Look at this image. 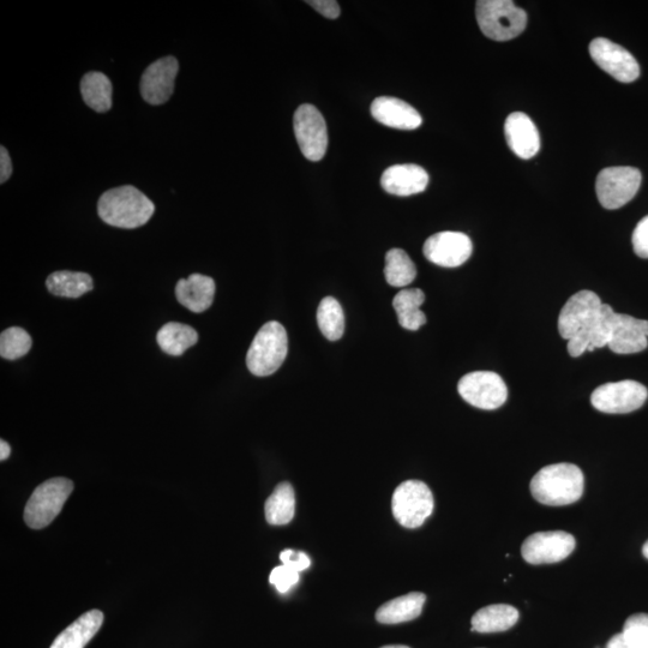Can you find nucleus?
Masks as SVG:
<instances>
[{"instance_id":"1","label":"nucleus","mask_w":648,"mask_h":648,"mask_svg":"<svg viewBox=\"0 0 648 648\" xmlns=\"http://www.w3.org/2000/svg\"><path fill=\"white\" fill-rule=\"evenodd\" d=\"M154 212V203L131 185L106 191L98 203V213L102 221L126 230L146 225Z\"/></svg>"},{"instance_id":"2","label":"nucleus","mask_w":648,"mask_h":648,"mask_svg":"<svg viewBox=\"0 0 648 648\" xmlns=\"http://www.w3.org/2000/svg\"><path fill=\"white\" fill-rule=\"evenodd\" d=\"M584 489V473L573 464L543 467L531 480L534 500L550 507L568 506L579 501Z\"/></svg>"},{"instance_id":"3","label":"nucleus","mask_w":648,"mask_h":648,"mask_svg":"<svg viewBox=\"0 0 648 648\" xmlns=\"http://www.w3.org/2000/svg\"><path fill=\"white\" fill-rule=\"evenodd\" d=\"M288 351L286 329L282 324L270 321L258 330L246 356V365L252 375H273L285 362Z\"/></svg>"},{"instance_id":"4","label":"nucleus","mask_w":648,"mask_h":648,"mask_svg":"<svg viewBox=\"0 0 648 648\" xmlns=\"http://www.w3.org/2000/svg\"><path fill=\"white\" fill-rule=\"evenodd\" d=\"M476 17L486 38L495 41L515 39L527 26L525 10L510 0H480L476 4Z\"/></svg>"},{"instance_id":"5","label":"nucleus","mask_w":648,"mask_h":648,"mask_svg":"<svg viewBox=\"0 0 648 648\" xmlns=\"http://www.w3.org/2000/svg\"><path fill=\"white\" fill-rule=\"evenodd\" d=\"M72 491L74 483L68 478H52L40 484L24 508L26 524L33 530H42L50 525L62 512Z\"/></svg>"},{"instance_id":"6","label":"nucleus","mask_w":648,"mask_h":648,"mask_svg":"<svg viewBox=\"0 0 648 648\" xmlns=\"http://www.w3.org/2000/svg\"><path fill=\"white\" fill-rule=\"evenodd\" d=\"M392 510L401 526L417 528L434 512V496L420 480H407L395 489Z\"/></svg>"},{"instance_id":"7","label":"nucleus","mask_w":648,"mask_h":648,"mask_svg":"<svg viewBox=\"0 0 648 648\" xmlns=\"http://www.w3.org/2000/svg\"><path fill=\"white\" fill-rule=\"evenodd\" d=\"M641 172L628 166L604 168L598 174L596 191L606 209H618L633 200L641 185Z\"/></svg>"},{"instance_id":"8","label":"nucleus","mask_w":648,"mask_h":648,"mask_svg":"<svg viewBox=\"0 0 648 648\" xmlns=\"http://www.w3.org/2000/svg\"><path fill=\"white\" fill-rule=\"evenodd\" d=\"M458 392L467 404L480 410H496L508 398V388L503 378L491 371H474L461 378Z\"/></svg>"},{"instance_id":"9","label":"nucleus","mask_w":648,"mask_h":648,"mask_svg":"<svg viewBox=\"0 0 648 648\" xmlns=\"http://www.w3.org/2000/svg\"><path fill=\"white\" fill-rule=\"evenodd\" d=\"M293 129L305 158L310 161L322 160L328 148V131L321 112L314 105L299 106L294 113Z\"/></svg>"},{"instance_id":"10","label":"nucleus","mask_w":648,"mask_h":648,"mask_svg":"<svg viewBox=\"0 0 648 648\" xmlns=\"http://www.w3.org/2000/svg\"><path fill=\"white\" fill-rule=\"evenodd\" d=\"M647 398L644 384L626 380L598 387L591 395V404L603 413L624 414L639 410Z\"/></svg>"},{"instance_id":"11","label":"nucleus","mask_w":648,"mask_h":648,"mask_svg":"<svg viewBox=\"0 0 648 648\" xmlns=\"http://www.w3.org/2000/svg\"><path fill=\"white\" fill-rule=\"evenodd\" d=\"M575 544L572 534L564 531L538 532L526 538L521 554L530 564L557 563L572 554Z\"/></svg>"},{"instance_id":"12","label":"nucleus","mask_w":648,"mask_h":648,"mask_svg":"<svg viewBox=\"0 0 648 648\" xmlns=\"http://www.w3.org/2000/svg\"><path fill=\"white\" fill-rule=\"evenodd\" d=\"M602 300L592 291H580L568 299L558 317V332L569 340L590 327L602 310Z\"/></svg>"},{"instance_id":"13","label":"nucleus","mask_w":648,"mask_h":648,"mask_svg":"<svg viewBox=\"0 0 648 648\" xmlns=\"http://www.w3.org/2000/svg\"><path fill=\"white\" fill-rule=\"evenodd\" d=\"M593 62L615 80L630 83L638 80L640 66L632 53L608 39H594L590 44Z\"/></svg>"},{"instance_id":"14","label":"nucleus","mask_w":648,"mask_h":648,"mask_svg":"<svg viewBox=\"0 0 648 648\" xmlns=\"http://www.w3.org/2000/svg\"><path fill=\"white\" fill-rule=\"evenodd\" d=\"M470 237L461 232H440L426 239L423 252L426 260L440 267H460L472 255Z\"/></svg>"},{"instance_id":"15","label":"nucleus","mask_w":648,"mask_h":648,"mask_svg":"<svg viewBox=\"0 0 648 648\" xmlns=\"http://www.w3.org/2000/svg\"><path fill=\"white\" fill-rule=\"evenodd\" d=\"M178 71L179 63L174 57H164L150 64L141 77L140 90L143 100L153 106L165 104L170 100Z\"/></svg>"},{"instance_id":"16","label":"nucleus","mask_w":648,"mask_h":648,"mask_svg":"<svg viewBox=\"0 0 648 648\" xmlns=\"http://www.w3.org/2000/svg\"><path fill=\"white\" fill-rule=\"evenodd\" d=\"M648 321L629 315L611 316V336L608 347L617 354H633L646 350L648 346Z\"/></svg>"},{"instance_id":"17","label":"nucleus","mask_w":648,"mask_h":648,"mask_svg":"<svg viewBox=\"0 0 648 648\" xmlns=\"http://www.w3.org/2000/svg\"><path fill=\"white\" fill-rule=\"evenodd\" d=\"M371 116L378 123L398 130L418 129L423 123L416 108L392 96H380L371 104Z\"/></svg>"},{"instance_id":"18","label":"nucleus","mask_w":648,"mask_h":648,"mask_svg":"<svg viewBox=\"0 0 648 648\" xmlns=\"http://www.w3.org/2000/svg\"><path fill=\"white\" fill-rule=\"evenodd\" d=\"M428 184V172L423 167L413 164L390 166L381 177L384 191L400 197L420 194Z\"/></svg>"},{"instance_id":"19","label":"nucleus","mask_w":648,"mask_h":648,"mask_svg":"<svg viewBox=\"0 0 648 648\" xmlns=\"http://www.w3.org/2000/svg\"><path fill=\"white\" fill-rule=\"evenodd\" d=\"M507 143L515 155L521 159H531L540 148V137L536 125L525 113L514 112L504 124Z\"/></svg>"},{"instance_id":"20","label":"nucleus","mask_w":648,"mask_h":648,"mask_svg":"<svg viewBox=\"0 0 648 648\" xmlns=\"http://www.w3.org/2000/svg\"><path fill=\"white\" fill-rule=\"evenodd\" d=\"M215 281L209 276L192 274L178 281L176 297L186 309L201 314L210 308L215 297Z\"/></svg>"},{"instance_id":"21","label":"nucleus","mask_w":648,"mask_h":648,"mask_svg":"<svg viewBox=\"0 0 648 648\" xmlns=\"http://www.w3.org/2000/svg\"><path fill=\"white\" fill-rule=\"evenodd\" d=\"M102 623L104 614L100 610H90L63 630L50 648H84L99 632Z\"/></svg>"},{"instance_id":"22","label":"nucleus","mask_w":648,"mask_h":648,"mask_svg":"<svg viewBox=\"0 0 648 648\" xmlns=\"http://www.w3.org/2000/svg\"><path fill=\"white\" fill-rule=\"evenodd\" d=\"M519 611L512 605L494 604L485 606L472 617V632L500 633L515 626Z\"/></svg>"},{"instance_id":"23","label":"nucleus","mask_w":648,"mask_h":648,"mask_svg":"<svg viewBox=\"0 0 648 648\" xmlns=\"http://www.w3.org/2000/svg\"><path fill=\"white\" fill-rule=\"evenodd\" d=\"M425 594L413 592L390 600L376 612V620L383 624H398L416 620L422 614Z\"/></svg>"},{"instance_id":"24","label":"nucleus","mask_w":648,"mask_h":648,"mask_svg":"<svg viewBox=\"0 0 648 648\" xmlns=\"http://www.w3.org/2000/svg\"><path fill=\"white\" fill-rule=\"evenodd\" d=\"M425 302V294L419 288H406L396 294L393 306L398 315L400 326L416 332L426 323V316L420 306Z\"/></svg>"},{"instance_id":"25","label":"nucleus","mask_w":648,"mask_h":648,"mask_svg":"<svg viewBox=\"0 0 648 648\" xmlns=\"http://www.w3.org/2000/svg\"><path fill=\"white\" fill-rule=\"evenodd\" d=\"M112 93V82L102 72L90 71L82 77V98L95 112L105 113L111 110Z\"/></svg>"},{"instance_id":"26","label":"nucleus","mask_w":648,"mask_h":648,"mask_svg":"<svg viewBox=\"0 0 648 648\" xmlns=\"http://www.w3.org/2000/svg\"><path fill=\"white\" fill-rule=\"evenodd\" d=\"M296 513V495L290 483H280L264 504V514L269 525L290 524Z\"/></svg>"},{"instance_id":"27","label":"nucleus","mask_w":648,"mask_h":648,"mask_svg":"<svg viewBox=\"0 0 648 648\" xmlns=\"http://www.w3.org/2000/svg\"><path fill=\"white\" fill-rule=\"evenodd\" d=\"M46 286L53 296L64 298L82 297L94 287L92 276L87 273L69 272V270L52 273L46 280Z\"/></svg>"},{"instance_id":"28","label":"nucleus","mask_w":648,"mask_h":648,"mask_svg":"<svg viewBox=\"0 0 648 648\" xmlns=\"http://www.w3.org/2000/svg\"><path fill=\"white\" fill-rule=\"evenodd\" d=\"M156 340L165 353L170 356H182L188 348L197 344L198 334L186 324L170 322L159 330Z\"/></svg>"},{"instance_id":"29","label":"nucleus","mask_w":648,"mask_h":648,"mask_svg":"<svg viewBox=\"0 0 648 648\" xmlns=\"http://www.w3.org/2000/svg\"><path fill=\"white\" fill-rule=\"evenodd\" d=\"M384 276L390 286L406 287L416 279L417 268L406 251L392 249L386 255Z\"/></svg>"},{"instance_id":"30","label":"nucleus","mask_w":648,"mask_h":648,"mask_svg":"<svg viewBox=\"0 0 648 648\" xmlns=\"http://www.w3.org/2000/svg\"><path fill=\"white\" fill-rule=\"evenodd\" d=\"M317 323L329 341H338L345 332V315L338 300L326 297L317 310Z\"/></svg>"},{"instance_id":"31","label":"nucleus","mask_w":648,"mask_h":648,"mask_svg":"<svg viewBox=\"0 0 648 648\" xmlns=\"http://www.w3.org/2000/svg\"><path fill=\"white\" fill-rule=\"evenodd\" d=\"M33 340L26 330L12 327L0 335V356L8 360L20 359L30 351Z\"/></svg>"},{"instance_id":"32","label":"nucleus","mask_w":648,"mask_h":648,"mask_svg":"<svg viewBox=\"0 0 648 648\" xmlns=\"http://www.w3.org/2000/svg\"><path fill=\"white\" fill-rule=\"evenodd\" d=\"M622 634L633 648H648V615L630 616L624 623Z\"/></svg>"},{"instance_id":"33","label":"nucleus","mask_w":648,"mask_h":648,"mask_svg":"<svg viewBox=\"0 0 648 648\" xmlns=\"http://www.w3.org/2000/svg\"><path fill=\"white\" fill-rule=\"evenodd\" d=\"M269 581L280 593H287L299 581V573L282 564L272 570Z\"/></svg>"},{"instance_id":"34","label":"nucleus","mask_w":648,"mask_h":648,"mask_svg":"<svg viewBox=\"0 0 648 648\" xmlns=\"http://www.w3.org/2000/svg\"><path fill=\"white\" fill-rule=\"evenodd\" d=\"M632 242L635 254L641 258H648V215L635 227Z\"/></svg>"},{"instance_id":"35","label":"nucleus","mask_w":648,"mask_h":648,"mask_svg":"<svg viewBox=\"0 0 648 648\" xmlns=\"http://www.w3.org/2000/svg\"><path fill=\"white\" fill-rule=\"evenodd\" d=\"M280 560L285 566L296 570L300 573L303 570L310 567L311 561L308 555L304 554L302 551H296L292 549H287L282 551L280 554Z\"/></svg>"},{"instance_id":"36","label":"nucleus","mask_w":648,"mask_h":648,"mask_svg":"<svg viewBox=\"0 0 648 648\" xmlns=\"http://www.w3.org/2000/svg\"><path fill=\"white\" fill-rule=\"evenodd\" d=\"M312 6L316 11L329 20H335L340 16V6L335 0H309L306 2Z\"/></svg>"},{"instance_id":"37","label":"nucleus","mask_w":648,"mask_h":648,"mask_svg":"<svg viewBox=\"0 0 648 648\" xmlns=\"http://www.w3.org/2000/svg\"><path fill=\"white\" fill-rule=\"evenodd\" d=\"M12 174V164L8 149L0 148V183L8 182Z\"/></svg>"},{"instance_id":"38","label":"nucleus","mask_w":648,"mask_h":648,"mask_svg":"<svg viewBox=\"0 0 648 648\" xmlns=\"http://www.w3.org/2000/svg\"><path fill=\"white\" fill-rule=\"evenodd\" d=\"M606 648H633V647L629 645V642L626 639H624L623 634L620 633V634H616L615 636H612V638L608 642V645H606Z\"/></svg>"},{"instance_id":"39","label":"nucleus","mask_w":648,"mask_h":648,"mask_svg":"<svg viewBox=\"0 0 648 648\" xmlns=\"http://www.w3.org/2000/svg\"><path fill=\"white\" fill-rule=\"evenodd\" d=\"M11 454V448L8 442L0 441V460L5 461Z\"/></svg>"},{"instance_id":"40","label":"nucleus","mask_w":648,"mask_h":648,"mask_svg":"<svg viewBox=\"0 0 648 648\" xmlns=\"http://www.w3.org/2000/svg\"><path fill=\"white\" fill-rule=\"evenodd\" d=\"M642 555H644L645 558H647V560H648V540L644 544V546H642Z\"/></svg>"},{"instance_id":"41","label":"nucleus","mask_w":648,"mask_h":648,"mask_svg":"<svg viewBox=\"0 0 648 648\" xmlns=\"http://www.w3.org/2000/svg\"><path fill=\"white\" fill-rule=\"evenodd\" d=\"M381 648H410V647L404 645H392V646H384Z\"/></svg>"}]
</instances>
